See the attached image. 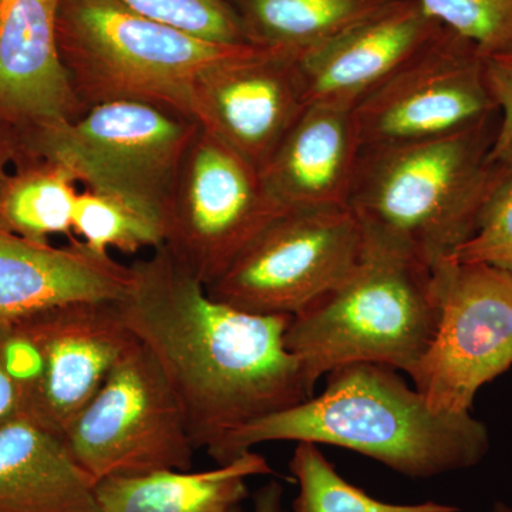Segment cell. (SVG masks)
Segmentation results:
<instances>
[{"instance_id":"obj_10","label":"cell","mask_w":512,"mask_h":512,"mask_svg":"<svg viewBox=\"0 0 512 512\" xmlns=\"http://www.w3.org/2000/svg\"><path fill=\"white\" fill-rule=\"evenodd\" d=\"M433 272L439 323L407 375L437 412L470 413L478 390L512 366V274L451 258Z\"/></svg>"},{"instance_id":"obj_26","label":"cell","mask_w":512,"mask_h":512,"mask_svg":"<svg viewBox=\"0 0 512 512\" xmlns=\"http://www.w3.org/2000/svg\"><path fill=\"white\" fill-rule=\"evenodd\" d=\"M128 9L157 22L211 42L248 43L225 0H117Z\"/></svg>"},{"instance_id":"obj_32","label":"cell","mask_w":512,"mask_h":512,"mask_svg":"<svg viewBox=\"0 0 512 512\" xmlns=\"http://www.w3.org/2000/svg\"><path fill=\"white\" fill-rule=\"evenodd\" d=\"M282 512H288V511H282Z\"/></svg>"},{"instance_id":"obj_30","label":"cell","mask_w":512,"mask_h":512,"mask_svg":"<svg viewBox=\"0 0 512 512\" xmlns=\"http://www.w3.org/2000/svg\"><path fill=\"white\" fill-rule=\"evenodd\" d=\"M16 151H19L18 141L15 140V137L6 128L0 126V171H3L2 161L13 156Z\"/></svg>"},{"instance_id":"obj_12","label":"cell","mask_w":512,"mask_h":512,"mask_svg":"<svg viewBox=\"0 0 512 512\" xmlns=\"http://www.w3.org/2000/svg\"><path fill=\"white\" fill-rule=\"evenodd\" d=\"M495 113L485 56L447 29L352 109L362 150L450 136Z\"/></svg>"},{"instance_id":"obj_7","label":"cell","mask_w":512,"mask_h":512,"mask_svg":"<svg viewBox=\"0 0 512 512\" xmlns=\"http://www.w3.org/2000/svg\"><path fill=\"white\" fill-rule=\"evenodd\" d=\"M94 483L157 471H188L194 461L183 410L146 346L124 353L63 434Z\"/></svg>"},{"instance_id":"obj_25","label":"cell","mask_w":512,"mask_h":512,"mask_svg":"<svg viewBox=\"0 0 512 512\" xmlns=\"http://www.w3.org/2000/svg\"><path fill=\"white\" fill-rule=\"evenodd\" d=\"M493 157L500 170L476 234L451 259L480 262L512 274V143Z\"/></svg>"},{"instance_id":"obj_4","label":"cell","mask_w":512,"mask_h":512,"mask_svg":"<svg viewBox=\"0 0 512 512\" xmlns=\"http://www.w3.org/2000/svg\"><path fill=\"white\" fill-rule=\"evenodd\" d=\"M439 316L433 268L363 234L362 252L348 276L292 316L285 345L313 387L352 363L409 373L429 348Z\"/></svg>"},{"instance_id":"obj_21","label":"cell","mask_w":512,"mask_h":512,"mask_svg":"<svg viewBox=\"0 0 512 512\" xmlns=\"http://www.w3.org/2000/svg\"><path fill=\"white\" fill-rule=\"evenodd\" d=\"M76 180L63 165L29 158L15 173L0 171V229L35 242L72 239Z\"/></svg>"},{"instance_id":"obj_6","label":"cell","mask_w":512,"mask_h":512,"mask_svg":"<svg viewBox=\"0 0 512 512\" xmlns=\"http://www.w3.org/2000/svg\"><path fill=\"white\" fill-rule=\"evenodd\" d=\"M200 130L184 114L117 101L37 131L23 141L20 153L55 161L86 190L126 198L164 220L178 170Z\"/></svg>"},{"instance_id":"obj_3","label":"cell","mask_w":512,"mask_h":512,"mask_svg":"<svg viewBox=\"0 0 512 512\" xmlns=\"http://www.w3.org/2000/svg\"><path fill=\"white\" fill-rule=\"evenodd\" d=\"M500 114L417 143L363 148L348 210L363 234L434 268L476 234L500 163Z\"/></svg>"},{"instance_id":"obj_16","label":"cell","mask_w":512,"mask_h":512,"mask_svg":"<svg viewBox=\"0 0 512 512\" xmlns=\"http://www.w3.org/2000/svg\"><path fill=\"white\" fill-rule=\"evenodd\" d=\"M133 279L131 265L97 254L79 239L55 248L0 229V322L69 303L120 302Z\"/></svg>"},{"instance_id":"obj_11","label":"cell","mask_w":512,"mask_h":512,"mask_svg":"<svg viewBox=\"0 0 512 512\" xmlns=\"http://www.w3.org/2000/svg\"><path fill=\"white\" fill-rule=\"evenodd\" d=\"M362 247L348 208L285 211L205 289L238 311L299 315L348 276Z\"/></svg>"},{"instance_id":"obj_14","label":"cell","mask_w":512,"mask_h":512,"mask_svg":"<svg viewBox=\"0 0 512 512\" xmlns=\"http://www.w3.org/2000/svg\"><path fill=\"white\" fill-rule=\"evenodd\" d=\"M444 30L419 0H393L299 57L306 103L352 110Z\"/></svg>"},{"instance_id":"obj_22","label":"cell","mask_w":512,"mask_h":512,"mask_svg":"<svg viewBox=\"0 0 512 512\" xmlns=\"http://www.w3.org/2000/svg\"><path fill=\"white\" fill-rule=\"evenodd\" d=\"M73 232L87 248L107 255L114 248L136 254L163 247V217L117 195L92 190L77 192Z\"/></svg>"},{"instance_id":"obj_23","label":"cell","mask_w":512,"mask_h":512,"mask_svg":"<svg viewBox=\"0 0 512 512\" xmlns=\"http://www.w3.org/2000/svg\"><path fill=\"white\" fill-rule=\"evenodd\" d=\"M299 494L292 512H458L454 505L434 503L393 504L377 500L340 476L323 456L318 444L296 443L291 463Z\"/></svg>"},{"instance_id":"obj_5","label":"cell","mask_w":512,"mask_h":512,"mask_svg":"<svg viewBox=\"0 0 512 512\" xmlns=\"http://www.w3.org/2000/svg\"><path fill=\"white\" fill-rule=\"evenodd\" d=\"M57 40L84 113L100 104L136 101L191 119L192 93L202 74L254 46L202 39L117 0H62Z\"/></svg>"},{"instance_id":"obj_8","label":"cell","mask_w":512,"mask_h":512,"mask_svg":"<svg viewBox=\"0 0 512 512\" xmlns=\"http://www.w3.org/2000/svg\"><path fill=\"white\" fill-rule=\"evenodd\" d=\"M137 339L119 302L56 306L8 323V356L22 413L62 437Z\"/></svg>"},{"instance_id":"obj_19","label":"cell","mask_w":512,"mask_h":512,"mask_svg":"<svg viewBox=\"0 0 512 512\" xmlns=\"http://www.w3.org/2000/svg\"><path fill=\"white\" fill-rule=\"evenodd\" d=\"M261 454L248 451L205 471H157L96 484L101 512H234L248 497V478L271 476Z\"/></svg>"},{"instance_id":"obj_2","label":"cell","mask_w":512,"mask_h":512,"mask_svg":"<svg viewBox=\"0 0 512 512\" xmlns=\"http://www.w3.org/2000/svg\"><path fill=\"white\" fill-rule=\"evenodd\" d=\"M271 441L348 448L416 480L476 467L490 451L483 421L437 412L396 369L376 363L336 367L319 396L241 427L210 456L224 466Z\"/></svg>"},{"instance_id":"obj_18","label":"cell","mask_w":512,"mask_h":512,"mask_svg":"<svg viewBox=\"0 0 512 512\" xmlns=\"http://www.w3.org/2000/svg\"><path fill=\"white\" fill-rule=\"evenodd\" d=\"M0 512H101L62 437L23 413L0 426Z\"/></svg>"},{"instance_id":"obj_17","label":"cell","mask_w":512,"mask_h":512,"mask_svg":"<svg viewBox=\"0 0 512 512\" xmlns=\"http://www.w3.org/2000/svg\"><path fill=\"white\" fill-rule=\"evenodd\" d=\"M360 153L352 110L309 104L259 173L284 211L348 208Z\"/></svg>"},{"instance_id":"obj_31","label":"cell","mask_w":512,"mask_h":512,"mask_svg":"<svg viewBox=\"0 0 512 512\" xmlns=\"http://www.w3.org/2000/svg\"><path fill=\"white\" fill-rule=\"evenodd\" d=\"M493 512H512L511 505L503 503V501H497L494 504Z\"/></svg>"},{"instance_id":"obj_29","label":"cell","mask_w":512,"mask_h":512,"mask_svg":"<svg viewBox=\"0 0 512 512\" xmlns=\"http://www.w3.org/2000/svg\"><path fill=\"white\" fill-rule=\"evenodd\" d=\"M282 495H284V488L278 481H271L259 488L254 497L255 512H282ZM234 512L242 511L238 508Z\"/></svg>"},{"instance_id":"obj_28","label":"cell","mask_w":512,"mask_h":512,"mask_svg":"<svg viewBox=\"0 0 512 512\" xmlns=\"http://www.w3.org/2000/svg\"><path fill=\"white\" fill-rule=\"evenodd\" d=\"M23 393L8 356V323L0 322V426L22 413Z\"/></svg>"},{"instance_id":"obj_20","label":"cell","mask_w":512,"mask_h":512,"mask_svg":"<svg viewBox=\"0 0 512 512\" xmlns=\"http://www.w3.org/2000/svg\"><path fill=\"white\" fill-rule=\"evenodd\" d=\"M249 45L296 57L393 0H225Z\"/></svg>"},{"instance_id":"obj_27","label":"cell","mask_w":512,"mask_h":512,"mask_svg":"<svg viewBox=\"0 0 512 512\" xmlns=\"http://www.w3.org/2000/svg\"><path fill=\"white\" fill-rule=\"evenodd\" d=\"M485 74L500 114L494 156L512 143V52L485 57Z\"/></svg>"},{"instance_id":"obj_9","label":"cell","mask_w":512,"mask_h":512,"mask_svg":"<svg viewBox=\"0 0 512 512\" xmlns=\"http://www.w3.org/2000/svg\"><path fill=\"white\" fill-rule=\"evenodd\" d=\"M282 212L258 168L201 128L165 207L164 247L208 286Z\"/></svg>"},{"instance_id":"obj_24","label":"cell","mask_w":512,"mask_h":512,"mask_svg":"<svg viewBox=\"0 0 512 512\" xmlns=\"http://www.w3.org/2000/svg\"><path fill=\"white\" fill-rule=\"evenodd\" d=\"M431 19L485 57L512 52V0H419Z\"/></svg>"},{"instance_id":"obj_1","label":"cell","mask_w":512,"mask_h":512,"mask_svg":"<svg viewBox=\"0 0 512 512\" xmlns=\"http://www.w3.org/2000/svg\"><path fill=\"white\" fill-rule=\"evenodd\" d=\"M131 268L121 316L170 384L195 450L214 453L241 427L311 399L315 387L285 345L292 316L217 301L164 245Z\"/></svg>"},{"instance_id":"obj_13","label":"cell","mask_w":512,"mask_h":512,"mask_svg":"<svg viewBox=\"0 0 512 512\" xmlns=\"http://www.w3.org/2000/svg\"><path fill=\"white\" fill-rule=\"evenodd\" d=\"M308 107L299 57L251 46L202 74L192 117L258 170Z\"/></svg>"},{"instance_id":"obj_15","label":"cell","mask_w":512,"mask_h":512,"mask_svg":"<svg viewBox=\"0 0 512 512\" xmlns=\"http://www.w3.org/2000/svg\"><path fill=\"white\" fill-rule=\"evenodd\" d=\"M60 2L0 0V126L19 150L37 131L84 114L60 55Z\"/></svg>"}]
</instances>
